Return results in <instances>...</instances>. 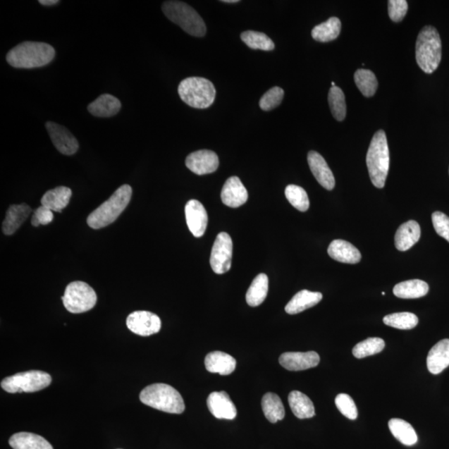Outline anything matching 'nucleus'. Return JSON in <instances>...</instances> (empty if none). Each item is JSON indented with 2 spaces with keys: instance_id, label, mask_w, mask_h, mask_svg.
Instances as JSON below:
<instances>
[{
  "instance_id": "1",
  "label": "nucleus",
  "mask_w": 449,
  "mask_h": 449,
  "mask_svg": "<svg viewBox=\"0 0 449 449\" xmlns=\"http://www.w3.org/2000/svg\"><path fill=\"white\" fill-rule=\"evenodd\" d=\"M54 57L52 46L40 42H24L9 51L6 59L13 68H35L47 66Z\"/></svg>"
},
{
  "instance_id": "2",
  "label": "nucleus",
  "mask_w": 449,
  "mask_h": 449,
  "mask_svg": "<svg viewBox=\"0 0 449 449\" xmlns=\"http://www.w3.org/2000/svg\"><path fill=\"white\" fill-rule=\"evenodd\" d=\"M133 190L129 185L125 184L120 187L109 200L92 211L87 217V225L91 228L99 230L112 224L131 201Z\"/></svg>"
},
{
  "instance_id": "3",
  "label": "nucleus",
  "mask_w": 449,
  "mask_h": 449,
  "mask_svg": "<svg viewBox=\"0 0 449 449\" xmlns=\"http://www.w3.org/2000/svg\"><path fill=\"white\" fill-rule=\"evenodd\" d=\"M390 160L386 134L383 130H379L370 142L367 156L369 178L374 187L383 188L386 185Z\"/></svg>"
},
{
  "instance_id": "4",
  "label": "nucleus",
  "mask_w": 449,
  "mask_h": 449,
  "mask_svg": "<svg viewBox=\"0 0 449 449\" xmlns=\"http://www.w3.org/2000/svg\"><path fill=\"white\" fill-rule=\"evenodd\" d=\"M139 397L142 404L166 413L180 414L185 410L182 395L168 384H151L141 392Z\"/></svg>"
},
{
  "instance_id": "5",
  "label": "nucleus",
  "mask_w": 449,
  "mask_h": 449,
  "mask_svg": "<svg viewBox=\"0 0 449 449\" xmlns=\"http://www.w3.org/2000/svg\"><path fill=\"white\" fill-rule=\"evenodd\" d=\"M442 59V43L438 32L433 26H425L416 42L417 63L426 73H432Z\"/></svg>"
},
{
  "instance_id": "6",
  "label": "nucleus",
  "mask_w": 449,
  "mask_h": 449,
  "mask_svg": "<svg viewBox=\"0 0 449 449\" xmlns=\"http://www.w3.org/2000/svg\"><path fill=\"white\" fill-rule=\"evenodd\" d=\"M178 94L180 99L192 108L204 109L214 103L216 91L207 78L190 77L180 82Z\"/></svg>"
},
{
  "instance_id": "7",
  "label": "nucleus",
  "mask_w": 449,
  "mask_h": 449,
  "mask_svg": "<svg viewBox=\"0 0 449 449\" xmlns=\"http://www.w3.org/2000/svg\"><path fill=\"white\" fill-rule=\"evenodd\" d=\"M163 11L168 20L178 25L190 35L203 37L206 35L207 27L204 20L198 13L180 1H166L163 4Z\"/></svg>"
},
{
  "instance_id": "8",
  "label": "nucleus",
  "mask_w": 449,
  "mask_h": 449,
  "mask_svg": "<svg viewBox=\"0 0 449 449\" xmlns=\"http://www.w3.org/2000/svg\"><path fill=\"white\" fill-rule=\"evenodd\" d=\"M52 377L40 370H30L4 379L1 387L8 393H34L50 386Z\"/></svg>"
},
{
  "instance_id": "9",
  "label": "nucleus",
  "mask_w": 449,
  "mask_h": 449,
  "mask_svg": "<svg viewBox=\"0 0 449 449\" xmlns=\"http://www.w3.org/2000/svg\"><path fill=\"white\" fill-rule=\"evenodd\" d=\"M62 300L68 312L81 314L94 308L98 297L89 284L82 281H74L66 287Z\"/></svg>"
},
{
  "instance_id": "10",
  "label": "nucleus",
  "mask_w": 449,
  "mask_h": 449,
  "mask_svg": "<svg viewBox=\"0 0 449 449\" xmlns=\"http://www.w3.org/2000/svg\"><path fill=\"white\" fill-rule=\"evenodd\" d=\"M233 249V240L228 233H221L217 235L210 258L211 266L216 274H224L230 269Z\"/></svg>"
},
{
  "instance_id": "11",
  "label": "nucleus",
  "mask_w": 449,
  "mask_h": 449,
  "mask_svg": "<svg viewBox=\"0 0 449 449\" xmlns=\"http://www.w3.org/2000/svg\"><path fill=\"white\" fill-rule=\"evenodd\" d=\"M127 326L134 334L150 336L161 330V319L156 314L145 311L134 312L127 318Z\"/></svg>"
},
{
  "instance_id": "12",
  "label": "nucleus",
  "mask_w": 449,
  "mask_h": 449,
  "mask_svg": "<svg viewBox=\"0 0 449 449\" xmlns=\"http://www.w3.org/2000/svg\"><path fill=\"white\" fill-rule=\"evenodd\" d=\"M45 126L59 152L67 156L76 154L78 149V140L66 128L54 122H48Z\"/></svg>"
},
{
  "instance_id": "13",
  "label": "nucleus",
  "mask_w": 449,
  "mask_h": 449,
  "mask_svg": "<svg viewBox=\"0 0 449 449\" xmlns=\"http://www.w3.org/2000/svg\"><path fill=\"white\" fill-rule=\"evenodd\" d=\"M319 360V355L314 351L286 352L280 356L279 362L290 371H300L316 367Z\"/></svg>"
},
{
  "instance_id": "14",
  "label": "nucleus",
  "mask_w": 449,
  "mask_h": 449,
  "mask_svg": "<svg viewBox=\"0 0 449 449\" xmlns=\"http://www.w3.org/2000/svg\"><path fill=\"white\" fill-rule=\"evenodd\" d=\"M186 166L190 171L197 175L210 174L216 172L219 168V156L210 150L194 152L187 156Z\"/></svg>"
},
{
  "instance_id": "15",
  "label": "nucleus",
  "mask_w": 449,
  "mask_h": 449,
  "mask_svg": "<svg viewBox=\"0 0 449 449\" xmlns=\"http://www.w3.org/2000/svg\"><path fill=\"white\" fill-rule=\"evenodd\" d=\"M187 224L190 231L195 238H202L205 234L208 223V216L205 207L197 200H191L185 207Z\"/></svg>"
},
{
  "instance_id": "16",
  "label": "nucleus",
  "mask_w": 449,
  "mask_h": 449,
  "mask_svg": "<svg viewBox=\"0 0 449 449\" xmlns=\"http://www.w3.org/2000/svg\"><path fill=\"white\" fill-rule=\"evenodd\" d=\"M207 407L211 414L219 419H234L238 410L225 391L213 392L207 398Z\"/></svg>"
},
{
  "instance_id": "17",
  "label": "nucleus",
  "mask_w": 449,
  "mask_h": 449,
  "mask_svg": "<svg viewBox=\"0 0 449 449\" xmlns=\"http://www.w3.org/2000/svg\"><path fill=\"white\" fill-rule=\"evenodd\" d=\"M308 164L312 173L317 182L321 185L324 188L331 191L336 186V180L332 171L324 157L318 154L317 152L311 151L308 154Z\"/></svg>"
},
{
  "instance_id": "18",
  "label": "nucleus",
  "mask_w": 449,
  "mask_h": 449,
  "mask_svg": "<svg viewBox=\"0 0 449 449\" xmlns=\"http://www.w3.org/2000/svg\"><path fill=\"white\" fill-rule=\"evenodd\" d=\"M221 197L226 206L237 208L247 202L248 192L239 178L231 177L222 187Z\"/></svg>"
},
{
  "instance_id": "19",
  "label": "nucleus",
  "mask_w": 449,
  "mask_h": 449,
  "mask_svg": "<svg viewBox=\"0 0 449 449\" xmlns=\"http://www.w3.org/2000/svg\"><path fill=\"white\" fill-rule=\"evenodd\" d=\"M328 254L333 260L346 264H357L361 254L354 245L344 240H335L328 245Z\"/></svg>"
},
{
  "instance_id": "20",
  "label": "nucleus",
  "mask_w": 449,
  "mask_h": 449,
  "mask_svg": "<svg viewBox=\"0 0 449 449\" xmlns=\"http://www.w3.org/2000/svg\"><path fill=\"white\" fill-rule=\"evenodd\" d=\"M205 365L207 371L228 376L237 367V360L224 352L214 351L206 356Z\"/></svg>"
},
{
  "instance_id": "21",
  "label": "nucleus",
  "mask_w": 449,
  "mask_h": 449,
  "mask_svg": "<svg viewBox=\"0 0 449 449\" xmlns=\"http://www.w3.org/2000/svg\"><path fill=\"white\" fill-rule=\"evenodd\" d=\"M429 371L438 374L449 367V339L439 341L430 350L427 358Z\"/></svg>"
},
{
  "instance_id": "22",
  "label": "nucleus",
  "mask_w": 449,
  "mask_h": 449,
  "mask_svg": "<svg viewBox=\"0 0 449 449\" xmlns=\"http://www.w3.org/2000/svg\"><path fill=\"white\" fill-rule=\"evenodd\" d=\"M421 230L418 222L410 221L402 224L395 234V247L400 252L408 251L419 242Z\"/></svg>"
},
{
  "instance_id": "23",
  "label": "nucleus",
  "mask_w": 449,
  "mask_h": 449,
  "mask_svg": "<svg viewBox=\"0 0 449 449\" xmlns=\"http://www.w3.org/2000/svg\"><path fill=\"white\" fill-rule=\"evenodd\" d=\"M31 212V207L27 204L13 205L9 207L6 219L3 222V233L6 235L16 233L30 216Z\"/></svg>"
},
{
  "instance_id": "24",
  "label": "nucleus",
  "mask_w": 449,
  "mask_h": 449,
  "mask_svg": "<svg viewBox=\"0 0 449 449\" xmlns=\"http://www.w3.org/2000/svg\"><path fill=\"white\" fill-rule=\"evenodd\" d=\"M121 106V102L116 97L110 94H103L92 102L87 106V110L95 117L110 118L118 113Z\"/></svg>"
},
{
  "instance_id": "25",
  "label": "nucleus",
  "mask_w": 449,
  "mask_h": 449,
  "mask_svg": "<svg viewBox=\"0 0 449 449\" xmlns=\"http://www.w3.org/2000/svg\"><path fill=\"white\" fill-rule=\"evenodd\" d=\"M323 295L319 293H312L307 290H300L294 295L290 302L286 305L285 312L296 314L314 307L321 302Z\"/></svg>"
},
{
  "instance_id": "26",
  "label": "nucleus",
  "mask_w": 449,
  "mask_h": 449,
  "mask_svg": "<svg viewBox=\"0 0 449 449\" xmlns=\"http://www.w3.org/2000/svg\"><path fill=\"white\" fill-rule=\"evenodd\" d=\"M8 443L13 449H54L50 443L40 435L27 432L12 435Z\"/></svg>"
},
{
  "instance_id": "27",
  "label": "nucleus",
  "mask_w": 449,
  "mask_h": 449,
  "mask_svg": "<svg viewBox=\"0 0 449 449\" xmlns=\"http://www.w3.org/2000/svg\"><path fill=\"white\" fill-rule=\"evenodd\" d=\"M71 197L70 188L58 187L44 194L41 199V204L52 211L61 212L68 205Z\"/></svg>"
},
{
  "instance_id": "28",
  "label": "nucleus",
  "mask_w": 449,
  "mask_h": 449,
  "mask_svg": "<svg viewBox=\"0 0 449 449\" xmlns=\"http://www.w3.org/2000/svg\"><path fill=\"white\" fill-rule=\"evenodd\" d=\"M288 402L293 414L300 419H311L316 415L313 402L302 392H290Z\"/></svg>"
},
{
  "instance_id": "29",
  "label": "nucleus",
  "mask_w": 449,
  "mask_h": 449,
  "mask_svg": "<svg viewBox=\"0 0 449 449\" xmlns=\"http://www.w3.org/2000/svg\"><path fill=\"white\" fill-rule=\"evenodd\" d=\"M429 285L421 280H410L397 284L393 294L401 299H417L428 294Z\"/></svg>"
},
{
  "instance_id": "30",
  "label": "nucleus",
  "mask_w": 449,
  "mask_h": 449,
  "mask_svg": "<svg viewBox=\"0 0 449 449\" xmlns=\"http://www.w3.org/2000/svg\"><path fill=\"white\" fill-rule=\"evenodd\" d=\"M388 428L397 441L406 446L414 445L418 442V436L412 425L401 419H392L388 422Z\"/></svg>"
},
{
  "instance_id": "31",
  "label": "nucleus",
  "mask_w": 449,
  "mask_h": 449,
  "mask_svg": "<svg viewBox=\"0 0 449 449\" xmlns=\"http://www.w3.org/2000/svg\"><path fill=\"white\" fill-rule=\"evenodd\" d=\"M262 406L264 414L271 423L276 424L285 418L283 402L276 393H266L262 398Z\"/></svg>"
},
{
  "instance_id": "32",
  "label": "nucleus",
  "mask_w": 449,
  "mask_h": 449,
  "mask_svg": "<svg viewBox=\"0 0 449 449\" xmlns=\"http://www.w3.org/2000/svg\"><path fill=\"white\" fill-rule=\"evenodd\" d=\"M268 289H269V279L266 274H260L254 278L245 295L250 307H256L262 304L266 298Z\"/></svg>"
},
{
  "instance_id": "33",
  "label": "nucleus",
  "mask_w": 449,
  "mask_h": 449,
  "mask_svg": "<svg viewBox=\"0 0 449 449\" xmlns=\"http://www.w3.org/2000/svg\"><path fill=\"white\" fill-rule=\"evenodd\" d=\"M341 30V22L339 18L332 17L326 22L314 27L312 32V38L321 43H327L339 37Z\"/></svg>"
},
{
  "instance_id": "34",
  "label": "nucleus",
  "mask_w": 449,
  "mask_h": 449,
  "mask_svg": "<svg viewBox=\"0 0 449 449\" xmlns=\"http://www.w3.org/2000/svg\"><path fill=\"white\" fill-rule=\"evenodd\" d=\"M355 82L359 90L364 97H372L378 89V81L372 71L368 69H358L355 73Z\"/></svg>"
},
{
  "instance_id": "35",
  "label": "nucleus",
  "mask_w": 449,
  "mask_h": 449,
  "mask_svg": "<svg viewBox=\"0 0 449 449\" xmlns=\"http://www.w3.org/2000/svg\"><path fill=\"white\" fill-rule=\"evenodd\" d=\"M240 38L249 48L263 51H271L275 49V44L266 35L256 31L243 32Z\"/></svg>"
},
{
  "instance_id": "36",
  "label": "nucleus",
  "mask_w": 449,
  "mask_h": 449,
  "mask_svg": "<svg viewBox=\"0 0 449 449\" xmlns=\"http://www.w3.org/2000/svg\"><path fill=\"white\" fill-rule=\"evenodd\" d=\"M331 113L337 121H343L346 116L345 97L339 87H331L328 96Z\"/></svg>"
},
{
  "instance_id": "37",
  "label": "nucleus",
  "mask_w": 449,
  "mask_h": 449,
  "mask_svg": "<svg viewBox=\"0 0 449 449\" xmlns=\"http://www.w3.org/2000/svg\"><path fill=\"white\" fill-rule=\"evenodd\" d=\"M383 323L388 326L399 330H412L418 325L419 318L413 313H395L384 317Z\"/></svg>"
},
{
  "instance_id": "38",
  "label": "nucleus",
  "mask_w": 449,
  "mask_h": 449,
  "mask_svg": "<svg viewBox=\"0 0 449 449\" xmlns=\"http://www.w3.org/2000/svg\"><path fill=\"white\" fill-rule=\"evenodd\" d=\"M386 347L381 338H368L360 343L356 345L353 349V355L355 358L363 359L368 356L381 353Z\"/></svg>"
},
{
  "instance_id": "39",
  "label": "nucleus",
  "mask_w": 449,
  "mask_h": 449,
  "mask_svg": "<svg viewBox=\"0 0 449 449\" xmlns=\"http://www.w3.org/2000/svg\"><path fill=\"white\" fill-rule=\"evenodd\" d=\"M287 200L300 211H307L309 207V200L307 192L296 185H289L285 191Z\"/></svg>"
},
{
  "instance_id": "40",
  "label": "nucleus",
  "mask_w": 449,
  "mask_h": 449,
  "mask_svg": "<svg viewBox=\"0 0 449 449\" xmlns=\"http://www.w3.org/2000/svg\"><path fill=\"white\" fill-rule=\"evenodd\" d=\"M285 92L281 87H274L268 90L260 100L261 109L264 111H271L277 108L284 99Z\"/></svg>"
},
{
  "instance_id": "41",
  "label": "nucleus",
  "mask_w": 449,
  "mask_h": 449,
  "mask_svg": "<svg viewBox=\"0 0 449 449\" xmlns=\"http://www.w3.org/2000/svg\"><path fill=\"white\" fill-rule=\"evenodd\" d=\"M336 405L340 413L351 420L357 419L358 410L352 398L346 393H340L336 398Z\"/></svg>"
},
{
  "instance_id": "42",
  "label": "nucleus",
  "mask_w": 449,
  "mask_h": 449,
  "mask_svg": "<svg viewBox=\"0 0 449 449\" xmlns=\"http://www.w3.org/2000/svg\"><path fill=\"white\" fill-rule=\"evenodd\" d=\"M388 9L390 20L399 23L404 20L407 12H408V2L405 0H390Z\"/></svg>"
},
{
  "instance_id": "43",
  "label": "nucleus",
  "mask_w": 449,
  "mask_h": 449,
  "mask_svg": "<svg viewBox=\"0 0 449 449\" xmlns=\"http://www.w3.org/2000/svg\"><path fill=\"white\" fill-rule=\"evenodd\" d=\"M432 221L437 234L449 242V217L441 211H435L432 215Z\"/></svg>"
},
{
  "instance_id": "44",
  "label": "nucleus",
  "mask_w": 449,
  "mask_h": 449,
  "mask_svg": "<svg viewBox=\"0 0 449 449\" xmlns=\"http://www.w3.org/2000/svg\"><path fill=\"white\" fill-rule=\"evenodd\" d=\"M53 220V211L47 207L41 206L35 211L33 217H32L31 223L37 228V226L40 225H48L51 223Z\"/></svg>"
},
{
  "instance_id": "45",
  "label": "nucleus",
  "mask_w": 449,
  "mask_h": 449,
  "mask_svg": "<svg viewBox=\"0 0 449 449\" xmlns=\"http://www.w3.org/2000/svg\"><path fill=\"white\" fill-rule=\"evenodd\" d=\"M39 4L44 6H52L59 3V0H39Z\"/></svg>"
},
{
  "instance_id": "46",
  "label": "nucleus",
  "mask_w": 449,
  "mask_h": 449,
  "mask_svg": "<svg viewBox=\"0 0 449 449\" xmlns=\"http://www.w3.org/2000/svg\"><path fill=\"white\" fill-rule=\"evenodd\" d=\"M221 2L233 4V3H238L240 1L239 0H224V1H221Z\"/></svg>"
},
{
  "instance_id": "47",
  "label": "nucleus",
  "mask_w": 449,
  "mask_h": 449,
  "mask_svg": "<svg viewBox=\"0 0 449 449\" xmlns=\"http://www.w3.org/2000/svg\"><path fill=\"white\" fill-rule=\"evenodd\" d=\"M331 86H332V87H336V83H335L334 82H331Z\"/></svg>"
}]
</instances>
